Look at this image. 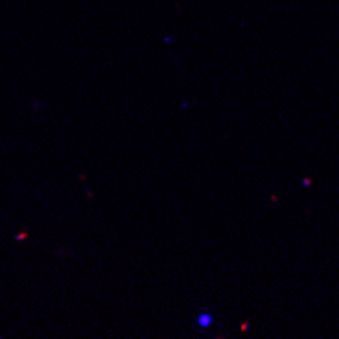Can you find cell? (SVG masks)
I'll return each instance as SVG.
<instances>
[{
	"label": "cell",
	"instance_id": "obj_1",
	"mask_svg": "<svg viewBox=\"0 0 339 339\" xmlns=\"http://www.w3.org/2000/svg\"><path fill=\"white\" fill-rule=\"evenodd\" d=\"M211 323V317H209V315H201V317H199V325L201 327H207Z\"/></svg>",
	"mask_w": 339,
	"mask_h": 339
}]
</instances>
